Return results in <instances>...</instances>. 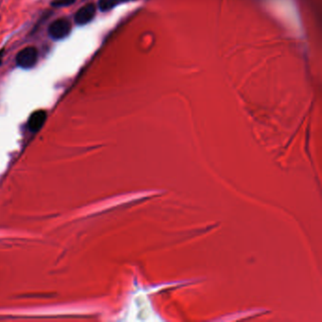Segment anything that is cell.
Instances as JSON below:
<instances>
[{"label": "cell", "instance_id": "6da1fadb", "mask_svg": "<svg viewBox=\"0 0 322 322\" xmlns=\"http://www.w3.org/2000/svg\"><path fill=\"white\" fill-rule=\"evenodd\" d=\"M72 25L67 18H59L53 21L48 27V35L55 41L62 40L67 38L71 33Z\"/></svg>", "mask_w": 322, "mask_h": 322}, {"label": "cell", "instance_id": "7a4b0ae2", "mask_svg": "<svg viewBox=\"0 0 322 322\" xmlns=\"http://www.w3.org/2000/svg\"><path fill=\"white\" fill-rule=\"evenodd\" d=\"M38 50L34 47H27L20 50L16 55V65L23 69L34 68L38 61Z\"/></svg>", "mask_w": 322, "mask_h": 322}, {"label": "cell", "instance_id": "3957f363", "mask_svg": "<svg viewBox=\"0 0 322 322\" xmlns=\"http://www.w3.org/2000/svg\"><path fill=\"white\" fill-rule=\"evenodd\" d=\"M96 14V8L93 3H88L81 7L75 14V23L79 26H84L93 20Z\"/></svg>", "mask_w": 322, "mask_h": 322}, {"label": "cell", "instance_id": "277c9868", "mask_svg": "<svg viewBox=\"0 0 322 322\" xmlns=\"http://www.w3.org/2000/svg\"><path fill=\"white\" fill-rule=\"evenodd\" d=\"M47 112L44 110L36 111L31 114L27 120V127L31 133H37L47 120Z\"/></svg>", "mask_w": 322, "mask_h": 322}, {"label": "cell", "instance_id": "5b68a950", "mask_svg": "<svg viewBox=\"0 0 322 322\" xmlns=\"http://www.w3.org/2000/svg\"><path fill=\"white\" fill-rule=\"evenodd\" d=\"M135 0H100L99 1V8L101 12H108L113 10L114 8L117 7L123 3L132 2Z\"/></svg>", "mask_w": 322, "mask_h": 322}, {"label": "cell", "instance_id": "8992f818", "mask_svg": "<svg viewBox=\"0 0 322 322\" xmlns=\"http://www.w3.org/2000/svg\"><path fill=\"white\" fill-rule=\"evenodd\" d=\"M76 0H52L51 6L54 8L68 7L74 4Z\"/></svg>", "mask_w": 322, "mask_h": 322}, {"label": "cell", "instance_id": "52a82bcc", "mask_svg": "<svg viewBox=\"0 0 322 322\" xmlns=\"http://www.w3.org/2000/svg\"><path fill=\"white\" fill-rule=\"evenodd\" d=\"M3 56H4V50H0V66L2 65V60H3Z\"/></svg>", "mask_w": 322, "mask_h": 322}]
</instances>
